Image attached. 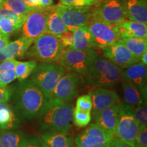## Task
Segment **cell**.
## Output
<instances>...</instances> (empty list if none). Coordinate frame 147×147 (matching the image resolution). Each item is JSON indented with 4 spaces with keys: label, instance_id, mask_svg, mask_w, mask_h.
I'll return each instance as SVG.
<instances>
[{
    "label": "cell",
    "instance_id": "cell-22",
    "mask_svg": "<svg viewBox=\"0 0 147 147\" xmlns=\"http://www.w3.org/2000/svg\"><path fill=\"white\" fill-rule=\"evenodd\" d=\"M73 32L74 43L71 49L80 51H87L93 47L92 37L87 25L71 29Z\"/></svg>",
    "mask_w": 147,
    "mask_h": 147
},
{
    "label": "cell",
    "instance_id": "cell-48",
    "mask_svg": "<svg viewBox=\"0 0 147 147\" xmlns=\"http://www.w3.org/2000/svg\"><path fill=\"white\" fill-rule=\"evenodd\" d=\"M0 147H3V146H2V145H1V143H0Z\"/></svg>",
    "mask_w": 147,
    "mask_h": 147
},
{
    "label": "cell",
    "instance_id": "cell-17",
    "mask_svg": "<svg viewBox=\"0 0 147 147\" xmlns=\"http://www.w3.org/2000/svg\"><path fill=\"white\" fill-rule=\"evenodd\" d=\"M123 76L136 86L146 100V65L140 61L123 70Z\"/></svg>",
    "mask_w": 147,
    "mask_h": 147
},
{
    "label": "cell",
    "instance_id": "cell-31",
    "mask_svg": "<svg viewBox=\"0 0 147 147\" xmlns=\"http://www.w3.org/2000/svg\"><path fill=\"white\" fill-rule=\"evenodd\" d=\"M133 114L136 120L138 123L140 129L146 127L147 126V108L146 100H144L140 104L135 106L133 109Z\"/></svg>",
    "mask_w": 147,
    "mask_h": 147
},
{
    "label": "cell",
    "instance_id": "cell-5",
    "mask_svg": "<svg viewBox=\"0 0 147 147\" xmlns=\"http://www.w3.org/2000/svg\"><path fill=\"white\" fill-rule=\"evenodd\" d=\"M64 74L65 69L60 65L43 63L36 66L32 74L31 80L49 100L53 97L55 87Z\"/></svg>",
    "mask_w": 147,
    "mask_h": 147
},
{
    "label": "cell",
    "instance_id": "cell-36",
    "mask_svg": "<svg viewBox=\"0 0 147 147\" xmlns=\"http://www.w3.org/2000/svg\"><path fill=\"white\" fill-rule=\"evenodd\" d=\"M98 1L99 0H59V3L66 6H92Z\"/></svg>",
    "mask_w": 147,
    "mask_h": 147
},
{
    "label": "cell",
    "instance_id": "cell-24",
    "mask_svg": "<svg viewBox=\"0 0 147 147\" xmlns=\"http://www.w3.org/2000/svg\"><path fill=\"white\" fill-rule=\"evenodd\" d=\"M18 121L13 109L7 102L0 103V129L18 127Z\"/></svg>",
    "mask_w": 147,
    "mask_h": 147
},
{
    "label": "cell",
    "instance_id": "cell-46",
    "mask_svg": "<svg viewBox=\"0 0 147 147\" xmlns=\"http://www.w3.org/2000/svg\"><path fill=\"white\" fill-rule=\"evenodd\" d=\"M22 1H23L24 2H25V3H27V4L28 5H29V6H31V7H33L32 5V4H31L30 0H22Z\"/></svg>",
    "mask_w": 147,
    "mask_h": 147
},
{
    "label": "cell",
    "instance_id": "cell-10",
    "mask_svg": "<svg viewBox=\"0 0 147 147\" xmlns=\"http://www.w3.org/2000/svg\"><path fill=\"white\" fill-rule=\"evenodd\" d=\"M114 138L96 123L89 124L74 138L76 147H108Z\"/></svg>",
    "mask_w": 147,
    "mask_h": 147
},
{
    "label": "cell",
    "instance_id": "cell-12",
    "mask_svg": "<svg viewBox=\"0 0 147 147\" xmlns=\"http://www.w3.org/2000/svg\"><path fill=\"white\" fill-rule=\"evenodd\" d=\"M58 63L66 71L85 76L87 71L88 51L65 48Z\"/></svg>",
    "mask_w": 147,
    "mask_h": 147
},
{
    "label": "cell",
    "instance_id": "cell-41",
    "mask_svg": "<svg viewBox=\"0 0 147 147\" xmlns=\"http://www.w3.org/2000/svg\"><path fill=\"white\" fill-rule=\"evenodd\" d=\"M108 147H132L117 138H114Z\"/></svg>",
    "mask_w": 147,
    "mask_h": 147
},
{
    "label": "cell",
    "instance_id": "cell-20",
    "mask_svg": "<svg viewBox=\"0 0 147 147\" xmlns=\"http://www.w3.org/2000/svg\"><path fill=\"white\" fill-rule=\"evenodd\" d=\"M40 139L48 147H74L73 138L67 131H44Z\"/></svg>",
    "mask_w": 147,
    "mask_h": 147
},
{
    "label": "cell",
    "instance_id": "cell-7",
    "mask_svg": "<svg viewBox=\"0 0 147 147\" xmlns=\"http://www.w3.org/2000/svg\"><path fill=\"white\" fill-rule=\"evenodd\" d=\"M92 16L110 25H117L128 19L125 0H99Z\"/></svg>",
    "mask_w": 147,
    "mask_h": 147
},
{
    "label": "cell",
    "instance_id": "cell-16",
    "mask_svg": "<svg viewBox=\"0 0 147 147\" xmlns=\"http://www.w3.org/2000/svg\"><path fill=\"white\" fill-rule=\"evenodd\" d=\"M121 102L116 103L93 115L95 123L115 136L116 126L118 121Z\"/></svg>",
    "mask_w": 147,
    "mask_h": 147
},
{
    "label": "cell",
    "instance_id": "cell-44",
    "mask_svg": "<svg viewBox=\"0 0 147 147\" xmlns=\"http://www.w3.org/2000/svg\"><path fill=\"white\" fill-rule=\"evenodd\" d=\"M140 61L144 64V65H146L147 64V51L145 52L140 57Z\"/></svg>",
    "mask_w": 147,
    "mask_h": 147
},
{
    "label": "cell",
    "instance_id": "cell-28",
    "mask_svg": "<svg viewBox=\"0 0 147 147\" xmlns=\"http://www.w3.org/2000/svg\"><path fill=\"white\" fill-rule=\"evenodd\" d=\"M24 138L21 132L0 129V143L3 147H19Z\"/></svg>",
    "mask_w": 147,
    "mask_h": 147
},
{
    "label": "cell",
    "instance_id": "cell-13",
    "mask_svg": "<svg viewBox=\"0 0 147 147\" xmlns=\"http://www.w3.org/2000/svg\"><path fill=\"white\" fill-rule=\"evenodd\" d=\"M102 51L104 57L121 69H125L140 61V59L132 54L120 41L104 48Z\"/></svg>",
    "mask_w": 147,
    "mask_h": 147
},
{
    "label": "cell",
    "instance_id": "cell-1",
    "mask_svg": "<svg viewBox=\"0 0 147 147\" xmlns=\"http://www.w3.org/2000/svg\"><path fill=\"white\" fill-rule=\"evenodd\" d=\"M12 97L16 111L26 119L38 117L47 102L41 90L32 80L27 79L12 89Z\"/></svg>",
    "mask_w": 147,
    "mask_h": 147
},
{
    "label": "cell",
    "instance_id": "cell-35",
    "mask_svg": "<svg viewBox=\"0 0 147 147\" xmlns=\"http://www.w3.org/2000/svg\"><path fill=\"white\" fill-rule=\"evenodd\" d=\"M76 108L82 111L91 113L92 101L90 95H84L79 97L76 100Z\"/></svg>",
    "mask_w": 147,
    "mask_h": 147
},
{
    "label": "cell",
    "instance_id": "cell-29",
    "mask_svg": "<svg viewBox=\"0 0 147 147\" xmlns=\"http://www.w3.org/2000/svg\"><path fill=\"white\" fill-rule=\"evenodd\" d=\"M2 6L22 16H25L37 8L29 6L22 0H3Z\"/></svg>",
    "mask_w": 147,
    "mask_h": 147
},
{
    "label": "cell",
    "instance_id": "cell-23",
    "mask_svg": "<svg viewBox=\"0 0 147 147\" xmlns=\"http://www.w3.org/2000/svg\"><path fill=\"white\" fill-rule=\"evenodd\" d=\"M121 82L122 83L123 98L125 104L135 107L145 100L136 86L125 78L123 74Z\"/></svg>",
    "mask_w": 147,
    "mask_h": 147
},
{
    "label": "cell",
    "instance_id": "cell-14",
    "mask_svg": "<svg viewBox=\"0 0 147 147\" xmlns=\"http://www.w3.org/2000/svg\"><path fill=\"white\" fill-rule=\"evenodd\" d=\"M78 84L79 76L77 74H64L59 80L53 97L64 102H71L78 94Z\"/></svg>",
    "mask_w": 147,
    "mask_h": 147
},
{
    "label": "cell",
    "instance_id": "cell-9",
    "mask_svg": "<svg viewBox=\"0 0 147 147\" xmlns=\"http://www.w3.org/2000/svg\"><path fill=\"white\" fill-rule=\"evenodd\" d=\"M54 7L68 30L87 25L94 12L93 5L75 7L59 3Z\"/></svg>",
    "mask_w": 147,
    "mask_h": 147
},
{
    "label": "cell",
    "instance_id": "cell-40",
    "mask_svg": "<svg viewBox=\"0 0 147 147\" xmlns=\"http://www.w3.org/2000/svg\"><path fill=\"white\" fill-rule=\"evenodd\" d=\"M12 96V87H0V103L8 102Z\"/></svg>",
    "mask_w": 147,
    "mask_h": 147
},
{
    "label": "cell",
    "instance_id": "cell-27",
    "mask_svg": "<svg viewBox=\"0 0 147 147\" xmlns=\"http://www.w3.org/2000/svg\"><path fill=\"white\" fill-rule=\"evenodd\" d=\"M123 45L136 57L140 59L147 51V40L137 38H123L119 40Z\"/></svg>",
    "mask_w": 147,
    "mask_h": 147
},
{
    "label": "cell",
    "instance_id": "cell-34",
    "mask_svg": "<svg viewBox=\"0 0 147 147\" xmlns=\"http://www.w3.org/2000/svg\"><path fill=\"white\" fill-rule=\"evenodd\" d=\"M25 16L18 15L13 11L5 8L3 6L0 7V19H1V18H8V19L12 20L15 23L23 25Z\"/></svg>",
    "mask_w": 147,
    "mask_h": 147
},
{
    "label": "cell",
    "instance_id": "cell-15",
    "mask_svg": "<svg viewBox=\"0 0 147 147\" xmlns=\"http://www.w3.org/2000/svg\"><path fill=\"white\" fill-rule=\"evenodd\" d=\"M92 101V115H96L105 108L120 102L116 92L106 88L97 87L89 93Z\"/></svg>",
    "mask_w": 147,
    "mask_h": 147
},
{
    "label": "cell",
    "instance_id": "cell-49",
    "mask_svg": "<svg viewBox=\"0 0 147 147\" xmlns=\"http://www.w3.org/2000/svg\"><path fill=\"white\" fill-rule=\"evenodd\" d=\"M0 34H1V31H0Z\"/></svg>",
    "mask_w": 147,
    "mask_h": 147
},
{
    "label": "cell",
    "instance_id": "cell-42",
    "mask_svg": "<svg viewBox=\"0 0 147 147\" xmlns=\"http://www.w3.org/2000/svg\"><path fill=\"white\" fill-rule=\"evenodd\" d=\"M10 42L9 36L5 34H0V49L6 46Z\"/></svg>",
    "mask_w": 147,
    "mask_h": 147
},
{
    "label": "cell",
    "instance_id": "cell-37",
    "mask_svg": "<svg viewBox=\"0 0 147 147\" xmlns=\"http://www.w3.org/2000/svg\"><path fill=\"white\" fill-rule=\"evenodd\" d=\"M19 147H48L41 140L35 137L24 138Z\"/></svg>",
    "mask_w": 147,
    "mask_h": 147
},
{
    "label": "cell",
    "instance_id": "cell-2",
    "mask_svg": "<svg viewBox=\"0 0 147 147\" xmlns=\"http://www.w3.org/2000/svg\"><path fill=\"white\" fill-rule=\"evenodd\" d=\"M88 51L87 71L84 78L89 85L112 88L121 82L123 69L92 49Z\"/></svg>",
    "mask_w": 147,
    "mask_h": 147
},
{
    "label": "cell",
    "instance_id": "cell-39",
    "mask_svg": "<svg viewBox=\"0 0 147 147\" xmlns=\"http://www.w3.org/2000/svg\"><path fill=\"white\" fill-rule=\"evenodd\" d=\"M138 147H147V127L140 129L137 138Z\"/></svg>",
    "mask_w": 147,
    "mask_h": 147
},
{
    "label": "cell",
    "instance_id": "cell-19",
    "mask_svg": "<svg viewBox=\"0 0 147 147\" xmlns=\"http://www.w3.org/2000/svg\"><path fill=\"white\" fill-rule=\"evenodd\" d=\"M116 27L120 36V39L123 38L147 39L146 24L125 19L116 25Z\"/></svg>",
    "mask_w": 147,
    "mask_h": 147
},
{
    "label": "cell",
    "instance_id": "cell-11",
    "mask_svg": "<svg viewBox=\"0 0 147 147\" xmlns=\"http://www.w3.org/2000/svg\"><path fill=\"white\" fill-rule=\"evenodd\" d=\"M51 6L47 8L37 7L34 10L27 14L22 26L23 36L35 40L47 33V25Z\"/></svg>",
    "mask_w": 147,
    "mask_h": 147
},
{
    "label": "cell",
    "instance_id": "cell-6",
    "mask_svg": "<svg viewBox=\"0 0 147 147\" xmlns=\"http://www.w3.org/2000/svg\"><path fill=\"white\" fill-rule=\"evenodd\" d=\"M134 108L125 103H121L115 137L132 147H138L140 126L134 116Z\"/></svg>",
    "mask_w": 147,
    "mask_h": 147
},
{
    "label": "cell",
    "instance_id": "cell-45",
    "mask_svg": "<svg viewBox=\"0 0 147 147\" xmlns=\"http://www.w3.org/2000/svg\"><path fill=\"white\" fill-rule=\"evenodd\" d=\"M40 0H30L31 4L33 7H38Z\"/></svg>",
    "mask_w": 147,
    "mask_h": 147
},
{
    "label": "cell",
    "instance_id": "cell-21",
    "mask_svg": "<svg viewBox=\"0 0 147 147\" xmlns=\"http://www.w3.org/2000/svg\"><path fill=\"white\" fill-rule=\"evenodd\" d=\"M128 19L147 23L146 0H125Z\"/></svg>",
    "mask_w": 147,
    "mask_h": 147
},
{
    "label": "cell",
    "instance_id": "cell-25",
    "mask_svg": "<svg viewBox=\"0 0 147 147\" xmlns=\"http://www.w3.org/2000/svg\"><path fill=\"white\" fill-rule=\"evenodd\" d=\"M68 29L61 18L60 16L55 10V7L51 5L48 17L47 33L54 35L59 38Z\"/></svg>",
    "mask_w": 147,
    "mask_h": 147
},
{
    "label": "cell",
    "instance_id": "cell-30",
    "mask_svg": "<svg viewBox=\"0 0 147 147\" xmlns=\"http://www.w3.org/2000/svg\"><path fill=\"white\" fill-rule=\"evenodd\" d=\"M36 66V62L34 60L23 62L18 61L15 67L16 78H17L19 81L26 80L32 74Z\"/></svg>",
    "mask_w": 147,
    "mask_h": 147
},
{
    "label": "cell",
    "instance_id": "cell-33",
    "mask_svg": "<svg viewBox=\"0 0 147 147\" xmlns=\"http://www.w3.org/2000/svg\"><path fill=\"white\" fill-rule=\"evenodd\" d=\"M22 26H23L22 24L15 23L8 18L0 19V31L3 34L9 36L10 34L21 29Z\"/></svg>",
    "mask_w": 147,
    "mask_h": 147
},
{
    "label": "cell",
    "instance_id": "cell-8",
    "mask_svg": "<svg viewBox=\"0 0 147 147\" xmlns=\"http://www.w3.org/2000/svg\"><path fill=\"white\" fill-rule=\"evenodd\" d=\"M87 27L91 33L93 47L103 49L120 40L116 25H110L92 16Z\"/></svg>",
    "mask_w": 147,
    "mask_h": 147
},
{
    "label": "cell",
    "instance_id": "cell-38",
    "mask_svg": "<svg viewBox=\"0 0 147 147\" xmlns=\"http://www.w3.org/2000/svg\"><path fill=\"white\" fill-rule=\"evenodd\" d=\"M59 40L61 42L62 45L65 48H71L74 43V36L73 32L71 30H67L61 36Z\"/></svg>",
    "mask_w": 147,
    "mask_h": 147
},
{
    "label": "cell",
    "instance_id": "cell-4",
    "mask_svg": "<svg viewBox=\"0 0 147 147\" xmlns=\"http://www.w3.org/2000/svg\"><path fill=\"white\" fill-rule=\"evenodd\" d=\"M32 47L27 51L29 57H34L43 63L58 62L65 48L59 38L45 33L34 40Z\"/></svg>",
    "mask_w": 147,
    "mask_h": 147
},
{
    "label": "cell",
    "instance_id": "cell-32",
    "mask_svg": "<svg viewBox=\"0 0 147 147\" xmlns=\"http://www.w3.org/2000/svg\"><path fill=\"white\" fill-rule=\"evenodd\" d=\"M91 120V113L82 111L77 108H74L72 121L75 125L78 127H84L90 123Z\"/></svg>",
    "mask_w": 147,
    "mask_h": 147
},
{
    "label": "cell",
    "instance_id": "cell-18",
    "mask_svg": "<svg viewBox=\"0 0 147 147\" xmlns=\"http://www.w3.org/2000/svg\"><path fill=\"white\" fill-rule=\"evenodd\" d=\"M34 41L31 38L22 36L18 40L9 42L6 46L0 49V62L24 56Z\"/></svg>",
    "mask_w": 147,
    "mask_h": 147
},
{
    "label": "cell",
    "instance_id": "cell-3",
    "mask_svg": "<svg viewBox=\"0 0 147 147\" xmlns=\"http://www.w3.org/2000/svg\"><path fill=\"white\" fill-rule=\"evenodd\" d=\"M73 106L55 97L47 100L38 115L40 128L43 131H68L72 121Z\"/></svg>",
    "mask_w": 147,
    "mask_h": 147
},
{
    "label": "cell",
    "instance_id": "cell-47",
    "mask_svg": "<svg viewBox=\"0 0 147 147\" xmlns=\"http://www.w3.org/2000/svg\"><path fill=\"white\" fill-rule=\"evenodd\" d=\"M3 0H0V7L2 6V4H3Z\"/></svg>",
    "mask_w": 147,
    "mask_h": 147
},
{
    "label": "cell",
    "instance_id": "cell-26",
    "mask_svg": "<svg viewBox=\"0 0 147 147\" xmlns=\"http://www.w3.org/2000/svg\"><path fill=\"white\" fill-rule=\"evenodd\" d=\"M18 62L15 59L0 62V87H6L15 80V67Z\"/></svg>",
    "mask_w": 147,
    "mask_h": 147
},
{
    "label": "cell",
    "instance_id": "cell-43",
    "mask_svg": "<svg viewBox=\"0 0 147 147\" xmlns=\"http://www.w3.org/2000/svg\"><path fill=\"white\" fill-rule=\"evenodd\" d=\"M53 0H40L38 8H47L52 5Z\"/></svg>",
    "mask_w": 147,
    "mask_h": 147
}]
</instances>
